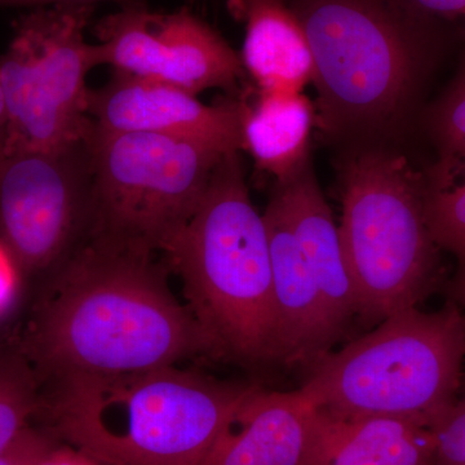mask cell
<instances>
[{
	"label": "cell",
	"instance_id": "cell-1",
	"mask_svg": "<svg viewBox=\"0 0 465 465\" xmlns=\"http://www.w3.org/2000/svg\"><path fill=\"white\" fill-rule=\"evenodd\" d=\"M167 262L85 238L48 274L24 341L36 379L119 375L215 354L167 282Z\"/></svg>",
	"mask_w": 465,
	"mask_h": 465
},
{
	"label": "cell",
	"instance_id": "cell-2",
	"mask_svg": "<svg viewBox=\"0 0 465 465\" xmlns=\"http://www.w3.org/2000/svg\"><path fill=\"white\" fill-rule=\"evenodd\" d=\"M255 387L177 366L54 379L52 432L100 465H202Z\"/></svg>",
	"mask_w": 465,
	"mask_h": 465
},
{
	"label": "cell",
	"instance_id": "cell-3",
	"mask_svg": "<svg viewBox=\"0 0 465 465\" xmlns=\"http://www.w3.org/2000/svg\"><path fill=\"white\" fill-rule=\"evenodd\" d=\"M162 255L220 356L281 362L268 232L251 201L240 150L219 162L197 210Z\"/></svg>",
	"mask_w": 465,
	"mask_h": 465
},
{
	"label": "cell",
	"instance_id": "cell-4",
	"mask_svg": "<svg viewBox=\"0 0 465 465\" xmlns=\"http://www.w3.org/2000/svg\"><path fill=\"white\" fill-rule=\"evenodd\" d=\"M311 366L300 388L341 416H391L432 428L455 403L465 360V316L402 309Z\"/></svg>",
	"mask_w": 465,
	"mask_h": 465
},
{
	"label": "cell",
	"instance_id": "cell-5",
	"mask_svg": "<svg viewBox=\"0 0 465 465\" xmlns=\"http://www.w3.org/2000/svg\"><path fill=\"white\" fill-rule=\"evenodd\" d=\"M428 185L402 155L365 149L341 170L342 249L360 314L391 316L418 307L437 269L425 200Z\"/></svg>",
	"mask_w": 465,
	"mask_h": 465
},
{
	"label": "cell",
	"instance_id": "cell-6",
	"mask_svg": "<svg viewBox=\"0 0 465 465\" xmlns=\"http://www.w3.org/2000/svg\"><path fill=\"white\" fill-rule=\"evenodd\" d=\"M318 91L316 122L332 134L384 127L414 81L416 36L394 0H296Z\"/></svg>",
	"mask_w": 465,
	"mask_h": 465
},
{
	"label": "cell",
	"instance_id": "cell-7",
	"mask_svg": "<svg viewBox=\"0 0 465 465\" xmlns=\"http://www.w3.org/2000/svg\"><path fill=\"white\" fill-rule=\"evenodd\" d=\"M94 238L163 253L188 223L226 153L220 143L173 134L91 133ZM241 152V150H240Z\"/></svg>",
	"mask_w": 465,
	"mask_h": 465
},
{
	"label": "cell",
	"instance_id": "cell-8",
	"mask_svg": "<svg viewBox=\"0 0 465 465\" xmlns=\"http://www.w3.org/2000/svg\"><path fill=\"white\" fill-rule=\"evenodd\" d=\"M96 5L32 8L12 24L0 56V85L7 109L5 154L57 150L87 139V76L100 66L96 43L85 38Z\"/></svg>",
	"mask_w": 465,
	"mask_h": 465
},
{
	"label": "cell",
	"instance_id": "cell-9",
	"mask_svg": "<svg viewBox=\"0 0 465 465\" xmlns=\"http://www.w3.org/2000/svg\"><path fill=\"white\" fill-rule=\"evenodd\" d=\"M94 167L91 134L67 148L0 161V244L23 275L50 274L87 238Z\"/></svg>",
	"mask_w": 465,
	"mask_h": 465
},
{
	"label": "cell",
	"instance_id": "cell-10",
	"mask_svg": "<svg viewBox=\"0 0 465 465\" xmlns=\"http://www.w3.org/2000/svg\"><path fill=\"white\" fill-rule=\"evenodd\" d=\"M100 65L173 84L192 94L234 88L244 67L241 54L188 8L171 14L127 5L94 25Z\"/></svg>",
	"mask_w": 465,
	"mask_h": 465
},
{
	"label": "cell",
	"instance_id": "cell-11",
	"mask_svg": "<svg viewBox=\"0 0 465 465\" xmlns=\"http://www.w3.org/2000/svg\"><path fill=\"white\" fill-rule=\"evenodd\" d=\"M246 106L241 100L206 105L176 85L118 72L88 97V115L100 133L173 134L234 150H242Z\"/></svg>",
	"mask_w": 465,
	"mask_h": 465
},
{
	"label": "cell",
	"instance_id": "cell-12",
	"mask_svg": "<svg viewBox=\"0 0 465 465\" xmlns=\"http://www.w3.org/2000/svg\"><path fill=\"white\" fill-rule=\"evenodd\" d=\"M262 217L271 250L281 362L311 367L331 351L341 331L333 323L292 229L272 198Z\"/></svg>",
	"mask_w": 465,
	"mask_h": 465
},
{
	"label": "cell",
	"instance_id": "cell-13",
	"mask_svg": "<svg viewBox=\"0 0 465 465\" xmlns=\"http://www.w3.org/2000/svg\"><path fill=\"white\" fill-rule=\"evenodd\" d=\"M316 412L302 390L255 387L202 465H304Z\"/></svg>",
	"mask_w": 465,
	"mask_h": 465
},
{
	"label": "cell",
	"instance_id": "cell-14",
	"mask_svg": "<svg viewBox=\"0 0 465 465\" xmlns=\"http://www.w3.org/2000/svg\"><path fill=\"white\" fill-rule=\"evenodd\" d=\"M272 200L282 210L323 293L333 323L342 332L349 320L360 314V300L339 226L318 185L312 159L289 179L275 182Z\"/></svg>",
	"mask_w": 465,
	"mask_h": 465
},
{
	"label": "cell",
	"instance_id": "cell-15",
	"mask_svg": "<svg viewBox=\"0 0 465 465\" xmlns=\"http://www.w3.org/2000/svg\"><path fill=\"white\" fill-rule=\"evenodd\" d=\"M304 465H434L432 430L391 416H341L317 406Z\"/></svg>",
	"mask_w": 465,
	"mask_h": 465
},
{
	"label": "cell",
	"instance_id": "cell-16",
	"mask_svg": "<svg viewBox=\"0 0 465 465\" xmlns=\"http://www.w3.org/2000/svg\"><path fill=\"white\" fill-rule=\"evenodd\" d=\"M246 24L241 60L259 92H302L313 82L307 33L283 0H232Z\"/></svg>",
	"mask_w": 465,
	"mask_h": 465
},
{
	"label": "cell",
	"instance_id": "cell-17",
	"mask_svg": "<svg viewBox=\"0 0 465 465\" xmlns=\"http://www.w3.org/2000/svg\"><path fill=\"white\" fill-rule=\"evenodd\" d=\"M316 110L302 92H259L247 104L242 125V150L256 167L283 182L311 161V137Z\"/></svg>",
	"mask_w": 465,
	"mask_h": 465
},
{
	"label": "cell",
	"instance_id": "cell-18",
	"mask_svg": "<svg viewBox=\"0 0 465 465\" xmlns=\"http://www.w3.org/2000/svg\"><path fill=\"white\" fill-rule=\"evenodd\" d=\"M436 133L440 161L428 185L430 191L446 188L465 171V65L440 104Z\"/></svg>",
	"mask_w": 465,
	"mask_h": 465
},
{
	"label": "cell",
	"instance_id": "cell-19",
	"mask_svg": "<svg viewBox=\"0 0 465 465\" xmlns=\"http://www.w3.org/2000/svg\"><path fill=\"white\" fill-rule=\"evenodd\" d=\"M36 379L25 360H11L0 366V454L25 430L39 409Z\"/></svg>",
	"mask_w": 465,
	"mask_h": 465
},
{
	"label": "cell",
	"instance_id": "cell-20",
	"mask_svg": "<svg viewBox=\"0 0 465 465\" xmlns=\"http://www.w3.org/2000/svg\"><path fill=\"white\" fill-rule=\"evenodd\" d=\"M425 216L434 243L465 265V171L442 189H428Z\"/></svg>",
	"mask_w": 465,
	"mask_h": 465
},
{
	"label": "cell",
	"instance_id": "cell-21",
	"mask_svg": "<svg viewBox=\"0 0 465 465\" xmlns=\"http://www.w3.org/2000/svg\"><path fill=\"white\" fill-rule=\"evenodd\" d=\"M434 465H465V399L432 425Z\"/></svg>",
	"mask_w": 465,
	"mask_h": 465
},
{
	"label": "cell",
	"instance_id": "cell-22",
	"mask_svg": "<svg viewBox=\"0 0 465 465\" xmlns=\"http://www.w3.org/2000/svg\"><path fill=\"white\" fill-rule=\"evenodd\" d=\"M54 443L52 437L26 427L15 442L0 454V465H35Z\"/></svg>",
	"mask_w": 465,
	"mask_h": 465
},
{
	"label": "cell",
	"instance_id": "cell-23",
	"mask_svg": "<svg viewBox=\"0 0 465 465\" xmlns=\"http://www.w3.org/2000/svg\"><path fill=\"white\" fill-rule=\"evenodd\" d=\"M21 274L16 264L0 244V316L5 313L16 296Z\"/></svg>",
	"mask_w": 465,
	"mask_h": 465
},
{
	"label": "cell",
	"instance_id": "cell-24",
	"mask_svg": "<svg viewBox=\"0 0 465 465\" xmlns=\"http://www.w3.org/2000/svg\"><path fill=\"white\" fill-rule=\"evenodd\" d=\"M35 465H100L90 455L74 446L54 442Z\"/></svg>",
	"mask_w": 465,
	"mask_h": 465
},
{
	"label": "cell",
	"instance_id": "cell-25",
	"mask_svg": "<svg viewBox=\"0 0 465 465\" xmlns=\"http://www.w3.org/2000/svg\"><path fill=\"white\" fill-rule=\"evenodd\" d=\"M109 2L115 3L119 8L127 7V5H139L143 0H0V8L2 7H27L38 8L47 7V5H94L97 3Z\"/></svg>",
	"mask_w": 465,
	"mask_h": 465
},
{
	"label": "cell",
	"instance_id": "cell-26",
	"mask_svg": "<svg viewBox=\"0 0 465 465\" xmlns=\"http://www.w3.org/2000/svg\"><path fill=\"white\" fill-rule=\"evenodd\" d=\"M416 7L440 15V16H458L465 15V0H410Z\"/></svg>",
	"mask_w": 465,
	"mask_h": 465
},
{
	"label": "cell",
	"instance_id": "cell-27",
	"mask_svg": "<svg viewBox=\"0 0 465 465\" xmlns=\"http://www.w3.org/2000/svg\"><path fill=\"white\" fill-rule=\"evenodd\" d=\"M7 109H5V94L0 85V161L5 157V148H7Z\"/></svg>",
	"mask_w": 465,
	"mask_h": 465
},
{
	"label": "cell",
	"instance_id": "cell-28",
	"mask_svg": "<svg viewBox=\"0 0 465 465\" xmlns=\"http://www.w3.org/2000/svg\"><path fill=\"white\" fill-rule=\"evenodd\" d=\"M452 295H454L459 304L465 308V265H461L460 272L455 278Z\"/></svg>",
	"mask_w": 465,
	"mask_h": 465
}]
</instances>
